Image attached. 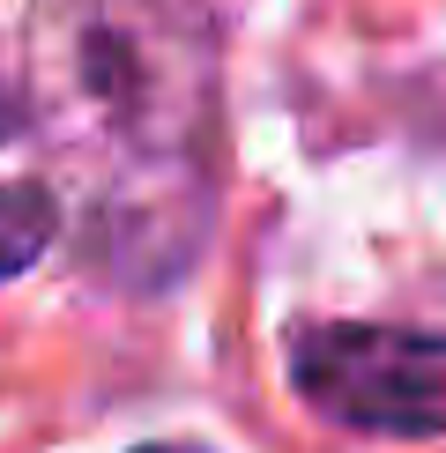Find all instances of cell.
Masks as SVG:
<instances>
[{
	"label": "cell",
	"instance_id": "cell-1",
	"mask_svg": "<svg viewBox=\"0 0 446 453\" xmlns=\"http://www.w3.org/2000/svg\"><path fill=\"white\" fill-rule=\"evenodd\" d=\"M52 104L60 127L119 149L127 172H186L209 119V23L186 0H67L52 30Z\"/></svg>",
	"mask_w": 446,
	"mask_h": 453
},
{
	"label": "cell",
	"instance_id": "cell-2",
	"mask_svg": "<svg viewBox=\"0 0 446 453\" xmlns=\"http://www.w3.org/2000/svg\"><path fill=\"white\" fill-rule=\"evenodd\" d=\"M290 387L342 431L446 439V327L320 319L290 334Z\"/></svg>",
	"mask_w": 446,
	"mask_h": 453
},
{
	"label": "cell",
	"instance_id": "cell-3",
	"mask_svg": "<svg viewBox=\"0 0 446 453\" xmlns=\"http://www.w3.org/2000/svg\"><path fill=\"white\" fill-rule=\"evenodd\" d=\"M52 238H60V201L45 186H0V282L37 268Z\"/></svg>",
	"mask_w": 446,
	"mask_h": 453
},
{
	"label": "cell",
	"instance_id": "cell-4",
	"mask_svg": "<svg viewBox=\"0 0 446 453\" xmlns=\"http://www.w3.org/2000/svg\"><path fill=\"white\" fill-rule=\"evenodd\" d=\"M15 127H23V97L0 82V142H15Z\"/></svg>",
	"mask_w": 446,
	"mask_h": 453
},
{
	"label": "cell",
	"instance_id": "cell-5",
	"mask_svg": "<svg viewBox=\"0 0 446 453\" xmlns=\"http://www.w3.org/2000/svg\"><path fill=\"white\" fill-rule=\"evenodd\" d=\"M135 453H201V446H186V439H157V446H135Z\"/></svg>",
	"mask_w": 446,
	"mask_h": 453
}]
</instances>
